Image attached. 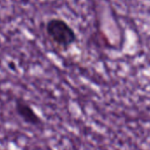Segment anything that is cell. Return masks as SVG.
Wrapping results in <instances>:
<instances>
[{"instance_id": "obj_1", "label": "cell", "mask_w": 150, "mask_h": 150, "mask_svg": "<svg viewBox=\"0 0 150 150\" xmlns=\"http://www.w3.org/2000/svg\"><path fill=\"white\" fill-rule=\"evenodd\" d=\"M44 34L48 41L61 51L70 50L78 40L76 32L61 18L49 19L44 26Z\"/></svg>"}, {"instance_id": "obj_2", "label": "cell", "mask_w": 150, "mask_h": 150, "mask_svg": "<svg viewBox=\"0 0 150 150\" xmlns=\"http://www.w3.org/2000/svg\"><path fill=\"white\" fill-rule=\"evenodd\" d=\"M16 116L27 125L32 127H41L44 125L42 117L35 109L23 97H16L13 105Z\"/></svg>"}]
</instances>
